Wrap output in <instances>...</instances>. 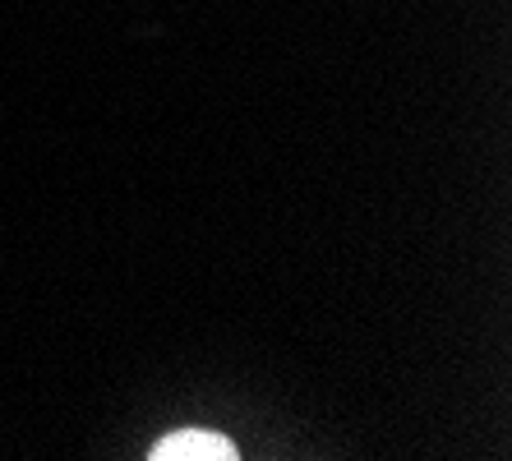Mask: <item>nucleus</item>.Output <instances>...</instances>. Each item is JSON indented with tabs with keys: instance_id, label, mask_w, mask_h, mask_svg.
I'll use <instances>...</instances> for the list:
<instances>
[{
	"instance_id": "obj_1",
	"label": "nucleus",
	"mask_w": 512,
	"mask_h": 461,
	"mask_svg": "<svg viewBox=\"0 0 512 461\" xmlns=\"http://www.w3.org/2000/svg\"><path fill=\"white\" fill-rule=\"evenodd\" d=\"M153 461H236V443L227 434H213V429H176V434L157 438Z\"/></svg>"
}]
</instances>
